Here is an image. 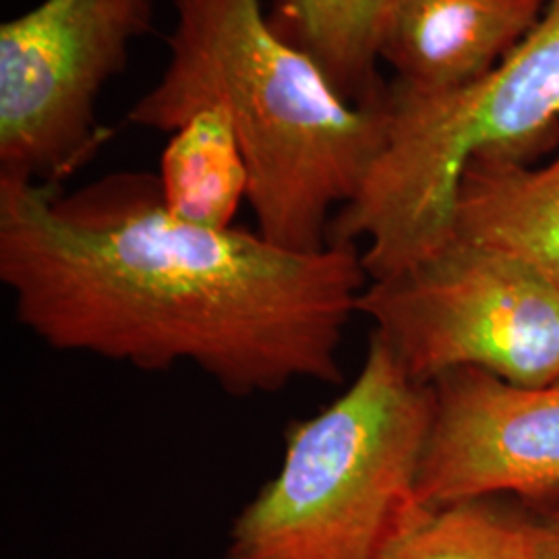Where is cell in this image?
Listing matches in <instances>:
<instances>
[{"label": "cell", "mask_w": 559, "mask_h": 559, "mask_svg": "<svg viewBox=\"0 0 559 559\" xmlns=\"http://www.w3.org/2000/svg\"><path fill=\"white\" fill-rule=\"evenodd\" d=\"M399 0H280L274 23L316 60L330 83L353 104L385 98L380 78V46Z\"/></svg>", "instance_id": "obj_11"}, {"label": "cell", "mask_w": 559, "mask_h": 559, "mask_svg": "<svg viewBox=\"0 0 559 559\" xmlns=\"http://www.w3.org/2000/svg\"><path fill=\"white\" fill-rule=\"evenodd\" d=\"M540 501L539 519L531 520L535 559H559V491Z\"/></svg>", "instance_id": "obj_13"}, {"label": "cell", "mask_w": 559, "mask_h": 559, "mask_svg": "<svg viewBox=\"0 0 559 559\" xmlns=\"http://www.w3.org/2000/svg\"><path fill=\"white\" fill-rule=\"evenodd\" d=\"M547 0H399L380 60L415 96L460 90L500 64L539 23Z\"/></svg>", "instance_id": "obj_8"}, {"label": "cell", "mask_w": 559, "mask_h": 559, "mask_svg": "<svg viewBox=\"0 0 559 559\" xmlns=\"http://www.w3.org/2000/svg\"><path fill=\"white\" fill-rule=\"evenodd\" d=\"M433 388L380 336L355 381L284 438L278 473L233 522L224 559H380L419 519Z\"/></svg>", "instance_id": "obj_3"}, {"label": "cell", "mask_w": 559, "mask_h": 559, "mask_svg": "<svg viewBox=\"0 0 559 559\" xmlns=\"http://www.w3.org/2000/svg\"><path fill=\"white\" fill-rule=\"evenodd\" d=\"M388 131L328 245L365 242L369 280L400 276L452 242L460 180L485 154L519 160L559 124V0L489 73L460 90L415 96L388 85Z\"/></svg>", "instance_id": "obj_4"}, {"label": "cell", "mask_w": 559, "mask_h": 559, "mask_svg": "<svg viewBox=\"0 0 559 559\" xmlns=\"http://www.w3.org/2000/svg\"><path fill=\"white\" fill-rule=\"evenodd\" d=\"M154 0H41L0 25V175L57 185L98 143L96 102Z\"/></svg>", "instance_id": "obj_6"}, {"label": "cell", "mask_w": 559, "mask_h": 559, "mask_svg": "<svg viewBox=\"0 0 559 559\" xmlns=\"http://www.w3.org/2000/svg\"><path fill=\"white\" fill-rule=\"evenodd\" d=\"M0 280L46 346L145 371L191 362L233 396L342 381L369 284L353 245L299 253L180 221L147 173L67 195L0 175Z\"/></svg>", "instance_id": "obj_1"}, {"label": "cell", "mask_w": 559, "mask_h": 559, "mask_svg": "<svg viewBox=\"0 0 559 559\" xmlns=\"http://www.w3.org/2000/svg\"><path fill=\"white\" fill-rule=\"evenodd\" d=\"M380 559H535L533 524L489 500L429 508Z\"/></svg>", "instance_id": "obj_12"}, {"label": "cell", "mask_w": 559, "mask_h": 559, "mask_svg": "<svg viewBox=\"0 0 559 559\" xmlns=\"http://www.w3.org/2000/svg\"><path fill=\"white\" fill-rule=\"evenodd\" d=\"M162 200L180 218L230 228L249 200V168L237 124L224 104H207L173 131L162 154Z\"/></svg>", "instance_id": "obj_10"}, {"label": "cell", "mask_w": 559, "mask_h": 559, "mask_svg": "<svg viewBox=\"0 0 559 559\" xmlns=\"http://www.w3.org/2000/svg\"><path fill=\"white\" fill-rule=\"evenodd\" d=\"M359 316L423 383L459 369L522 385L559 381V290L498 251L452 240L400 276L369 280Z\"/></svg>", "instance_id": "obj_5"}, {"label": "cell", "mask_w": 559, "mask_h": 559, "mask_svg": "<svg viewBox=\"0 0 559 559\" xmlns=\"http://www.w3.org/2000/svg\"><path fill=\"white\" fill-rule=\"evenodd\" d=\"M168 64L133 104L131 124L173 133L224 104L249 168L263 239L288 251L328 247V230L380 156L388 104L346 100L320 64L282 36L261 0H173Z\"/></svg>", "instance_id": "obj_2"}, {"label": "cell", "mask_w": 559, "mask_h": 559, "mask_svg": "<svg viewBox=\"0 0 559 559\" xmlns=\"http://www.w3.org/2000/svg\"><path fill=\"white\" fill-rule=\"evenodd\" d=\"M452 240L520 260L559 290V154L540 168L501 154L471 162Z\"/></svg>", "instance_id": "obj_9"}, {"label": "cell", "mask_w": 559, "mask_h": 559, "mask_svg": "<svg viewBox=\"0 0 559 559\" xmlns=\"http://www.w3.org/2000/svg\"><path fill=\"white\" fill-rule=\"evenodd\" d=\"M433 419L417 493L425 508L559 491V381L522 385L480 369L431 381Z\"/></svg>", "instance_id": "obj_7"}]
</instances>
